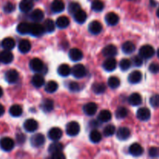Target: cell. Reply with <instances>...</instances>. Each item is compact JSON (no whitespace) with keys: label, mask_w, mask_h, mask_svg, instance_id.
<instances>
[{"label":"cell","mask_w":159,"mask_h":159,"mask_svg":"<svg viewBox=\"0 0 159 159\" xmlns=\"http://www.w3.org/2000/svg\"><path fill=\"white\" fill-rule=\"evenodd\" d=\"M68 89L71 92H79V89H80V86H79V84L77 83V82H71L68 85Z\"/></svg>","instance_id":"obj_52"},{"label":"cell","mask_w":159,"mask_h":159,"mask_svg":"<svg viewBox=\"0 0 159 159\" xmlns=\"http://www.w3.org/2000/svg\"><path fill=\"white\" fill-rule=\"evenodd\" d=\"M17 140H18V141L20 143L23 142V141H25V136L22 134H20L17 135Z\"/></svg>","instance_id":"obj_55"},{"label":"cell","mask_w":159,"mask_h":159,"mask_svg":"<svg viewBox=\"0 0 159 159\" xmlns=\"http://www.w3.org/2000/svg\"><path fill=\"white\" fill-rule=\"evenodd\" d=\"M74 19L78 23H84L85 22L87 19V14L85 11L79 10L78 12H76L74 14Z\"/></svg>","instance_id":"obj_33"},{"label":"cell","mask_w":159,"mask_h":159,"mask_svg":"<svg viewBox=\"0 0 159 159\" xmlns=\"http://www.w3.org/2000/svg\"><path fill=\"white\" fill-rule=\"evenodd\" d=\"M62 130L59 127H52L48 132V138L54 141H57L61 138Z\"/></svg>","instance_id":"obj_9"},{"label":"cell","mask_w":159,"mask_h":159,"mask_svg":"<svg viewBox=\"0 0 159 159\" xmlns=\"http://www.w3.org/2000/svg\"><path fill=\"white\" fill-rule=\"evenodd\" d=\"M157 16H158V17L159 18V8L158 9V10H157Z\"/></svg>","instance_id":"obj_58"},{"label":"cell","mask_w":159,"mask_h":159,"mask_svg":"<svg viewBox=\"0 0 159 159\" xmlns=\"http://www.w3.org/2000/svg\"><path fill=\"white\" fill-rule=\"evenodd\" d=\"M150 104L152 107H155V108H158L159 107V95L155 94L151 97L150 99Z\"/></svg>","instance_id":"obj_50"},{"label":"cell","mask_w":159,"mask_h":159,"mask_svg":"<svg viewBox=\"0 0 159 159\" xmlns=\"http://www.w3.org/2000/svg\"><path fill=\"white\" fill-rule=\"evenodd\" d=\"M112 118V114L109 110H103L102 111L99 112V116H98V120L99 121H100L101 123H106L108 122L111 120Z\"/></svg>","instance_id":"obj_30"},{"label":"cell","mask_w":159,"mask_h":159,"mask_svg":"<svg viewBox=\"0 0 159 159\" xmlns=\"http://www.w3.org/2000/svg\"><path fill=\"white\" fill-rule=\"evenodd\" d=\"M115 131H116V128L112 124H109L107 127H105L103 130V134L105 137H110L113 136L114 134Z\"/></svg>","instance_id":"obj_46"},{"label":"cell","mask_w":159,"mask_h":159,"mask_svg":"<svg viewBox=\"0 0 159 159\" xmlns=\"http://www.w3.org/2000/svg\"><path fill=\"white\" fill-rule=\"evenodd\" d=\"M120 85V81L117 77L112 76L108 79V85L111 89H116Z\"/></svg>","instance_id":"obj_43"},{"label":"cell","mask_w":159,"mask_h":159,"mask_svg":"<svg viewBox=\"0 0 159 159\" xmlns=\"http://www.w3.org/2000/svg\"><path fill=\"white\" fill-rule=\"evenodd\" d=\"M34 7V3L32 0H22L19 5L20 10L23 12H28L32 10Z\"/></svg>","instance_id":"obj_19"},{"label":"cell","mask_w":159,"mask_h":159,"mask_svg":"<svg viewBox=\"0 0 159 159\" xmlns=\"http://www.w3.org/2000/svg\"><path fill=\"white\" fill-rule=\"evenodd\" d=\"M128 102L132 106H138L142 102V97L139 93H132L128 98Z\"/></svg>","instance_id":"obj_28"},{"label":"cell","mask_w":159,"mask_h":159,"mask_svg":"<svg viewBox=\"0 0 159 159\" xmlns=\"http://www.w3.org/2000/svg\"><path fill=\"white\" fill-rule=\"evenodd\" d=\"M102 26L100 22L97 21V20H94V21L91 22L89 25V30L91 34H99V33L102 31Z\"/></svg>","instance_id":"obj_15"},{"label":"cell","mask_w":159,"mask_h":159,"mask_svg":"<svg viewBox=\"0 0 159 159\" xmlns=\"http://www.w3.org/2000/svg\"><path fill=\"white\" fill-rule=\"evenodd\" d=\"M0 62H1V61H0Z\"/></svg>","instance_id":"obj_62"},{"label":"cell","mask_w":159,"mask_h":159,"mask_svg":"<svg viewBox=\"0 0 159 159\" xmlns=\"http://www.w3.org/2000/svg\"><path fill=\"white\" fill-rule=\"evenodd\" d=\"M65 3L62 0H54L51 5V9L52 12L59 13L65 9Z\"/></svg>","instance_id":"obj_17"},{"label":"cell","mask_w":159,"mask_h":159,"mask_svg":"<svg viewBox=\"0 0 159 159\" xmlns=\"http://www.w3.org/2000/svg\"><path fill=\"white\" fill-rule=\"evenodd\" d=\"M129 1H134V0H129Z\"/></svg>","instance_id":"obj_61"},{"label":"cell","mask_w":159,"mask_h":159,"mask_svg":"<svg viewBox=\"0 0 159 159\" xmlns=\"http://www.w3.org/2000/svg\"><path fill=\"white\" fill-rule=\"evenodd\" d=\"M71 72L75 78L82 79V78L85 77L86 75V69L83 65L79 64V65H76L73 67V68L71 69Z\"/></svg>","instance_id":"obj_4"},{"label":"cell","mask_w":159,"mask_h":159,"mask_svg":"<svg viewBox=\"0 0 159 159\" xmlns=\"http://www.w3.org/2000/svg\"><path fill=\"white\" fill-rule=\"evenodd\" d=\"M93 91L96 94H102L106 91V85L104 83L102 82H99V83H95L92 87Z\"/></svg>","instance_id":"obj_41"},{"label":"cell","mask_w":159,"mask_h":159,"mask_svg":"<svg viewBox=\"0 0 159 159\" xmlns=\"http://www.w3.org/2000/svg\"><path fill=\"white\" fill-rule=\"evenodd\" d=\"M15 5L12 2H7L3 6V11L6 13H10V12H12L14 10H15Z\"/></svg>","instance_id":"obj_49"},{"label":"cell","mask_w":159,"mask_h":159,"mask_svg":"<svg viewBox=\"0 0 159 159\" xmlns=\"http://www.w3.org/2000/svg\"><path fill=\"white\" fill-rule=\"evenodd\" d=\"M157 55H158V57L159 58V48L158 49V51H157Z\"/></svg>","instance_id":"obj_59"},{"label":"cell","mask_w":159,"mask_h":159,"mask_svg":"<svg viewBox=\"0 0 159 159\" xmlns=\"http://www.w3.org/2000/svg\"><path fill=\"white\" fill-rule=\"evenodd\" d=\"M128 114V111H127V108L124 107H118L117 110H116V116L117 119H124Z\"/></svg>","instance_id":"obj_44"},{"label":"cell","mask_w":159,"mask_h":159,"mask_svg":"<svg viewBox=\"0 0 159 159\" xmlns=\"http://www.w3.org/2000/svg\"><path fill=\"white\" fill-rule=\"evenodd\" d=\"M57 89H58V85L54 81H49L44 86L45 91L49 93H54V92L57 91Z\"/></svg>","instance_id":"obj_38"},{"label":"cell","mask_w":159,"mask_h":159,"mask_svg":"<svg viewBox=\"0 0 159 159\" xmlns=\"http://www.w3.org/2000/svg\"><path fill=\"white\" fill-rule=\"evenodd\" d=\"M69 57L71 61H79L82 60L83 57V54H82V51L78 48H72L69 51Z\"/></svg>","instance_id":"obj_21"},{"label":"cell","mask_w":159,"mask_h":159,"mask_svg":"<svg viewBox=\"0 0 159 159\" xmlns=\"http://www.w3.org/2000/svg\"><path fill=\"white\" fill-rule=\"evenodd\" d=\"M41 107L43 110L46 113L51 112L54 109V102L51 99H45L42 102Z\"/></svg>","instance_id":"obj_35"},{"label":"cell","mask_w":159,"mask_h":159,"mask_svg":"<svg viewBox=\"0 0 159 159\" xmlns=\"http://www.w3.org/2000/svg\"><path fill=\"white\" fill-rule=\"evenodd\" d=\"M105 20L108 25H110V26H115V25H116L119 23L120 19L117 14L111 12L107 14V16L105 17Z\"/></svg>","instance_id":"obj_22"},{"label":"cell","mask_w":159,"mask_h":159,"mask_svg":"<svg viewBox=\"0 0 159 159\" xmlns=\"http://www.w3.org/2000/svg\"><path fill=\"white\" fill-rule=\"evenodd\" d=\"M137 117L141 121H147L151 117V111L146 107L140 108L137 111Z\"/></svg>","instance_id":"obj_12"},{"label":"cell","mask_w":159,"mask_h":159,"mask_svg":"<svg viewBox=\"0 0 159 159\" xmlns=\"http://www.w3.org/2000/svg\"><path fill=\"white\" fill-rule=\"evenodd\" d=\"M139 54L144 59L151 58L155 54V49L151 45H144L140 48Z\"/></svg>","instance_id":"obj_2"},{"label":"cell","mask_w":159,"mask_h":159,"mask_svg":"<svg viewBox=\"0 0 159 159\" xmlns=\"http://www.w3.org/2000/svg\"><path fill=\"white\" fill-rule=\"evenodd\" d=\"M30 67L34 72H41L44 69L43 61L40 58H33L30 62Z\"/></svg>","instance_id":"obj_5"},{"label":"cell","mask_w":159,"mask_h":159,"mask_svg":"<svg viewBox=\"0 0 159 159\" xmlns=\"http://www.w3.org/2000/svg\"><path fill=\"white\" fill-rule=\"evenodd\" d=\"M143 59L144 58H143V57L139 54V55H137V56H134V57H133V58H132L131 60V62L134 66L141 67V65H143Z\"/></svg>","instance_id":"obj_48"},{"label":"cell","mask_w":159,"mask_h":159,"mask_svg":"<svg viewBox=\"0 0 159 159\" xmlns=\"http://www.w3.org/2000/svg\"><path fill=\"white\" fill-rule=\"evenodd\" d=\"M89 139L92 142L96 144V143L100 142V141L102 140V134H101L100 132L98 131V130H92L91 133H90Z\"/></svg>","instance_id":"obj_39"},{"label":"cell","mask_w":159,"mask_h":159,"mask_svg":"<svg viewBox=\"0 0 159 159\" xmlns=\"http://www.w3.org/2000/svg\"><path fill=\"white\" fill-rule=\"evenodd\" d=\"M5 79L6 81L9 84H14L18 81L19 73L16 70L10 69L7 71L5 74Z\"/></svg>","instance_id":"obj_6"},{"label":"cell","mask_w":159,"mask_h":159,"mask_svg":"<svg viewBox=\"0 0 159 159\" xmlns=\"http://www.w3.org/2000/svg\"><path fill=\"white\" fill-rule=\"evenodd\" d=\"M131 61L129 60V59H122L120 62V68L122 71H127L131 67Z\"/></svg>","instance_id":"obj_45"},{"label":"cell","mask_w":159,"mask_h":159,"mask_svg":"<svg viewBox=\"0 0 159 159\" xmlns=\"http://www.w3.org/2000/svg\"><path fill=\"white\" fill-rule=\"evenodd\" d=\"M130 136V130L127 127H120L116 132V137L120 141H126Z\"/></svg>","instance_id":"obj_20"},{"label":"cell","mask_w":159,"mask_h":159,"mask_svg":"<svg viewBox=\"0 0 159 159\" xmlns=\"http://www.w3.org/2000/svg\"><path fill=\"white\" fill-rule=\"evenodd\" d=\"M69 19L65 16H62L58 17L56 20V25L60 29H65V28L68 27L69 25Z\"/></svg>","instance_id":"obj_31"},{"label":"cell","mask_w":159,"mask_h":159,"mask_svg":"<svg viewBox=\"0 0 159 159\" xmlns=\"http://www.w3.org/2000/svg\"><path fill=\"white\" fill-rule=\"evenodd\" d=\"M16 46V42L14 39L12 37H6V38L3 39L2 41V47L4 48L5 50H10L13 49Z\"/></svg>","instance_id":"obj_27"},{"label":"cell","mask_w":159,"mask_h":159,"mask_svg":"<svg viewBox=\"0 0 159 159\" xmlns=\"http://www.w3.org/2000/svg\"><path fill=\"white\" fill-rule=\"evenodd\" d=\"M23 127L27 132H34L38 128V123L34 119H28L24 122Z\"/></svg>","instance_id":"obj_13"},{"label":"cell","mask_w":159,"mask_h":159,"mask_svg":"<svg viewBox=\"0 0 159 159\" xmlns=\"http://www.w3.org/2000/svg\"><path fill=\"white\" fill-rule=\"evenodd\" d=\"M92 9L95 12H101L104 8V4L100 0H94L92 2Z\"/></svg>","instance_id":"obj_42"},{"label":"cell","mask_w":159,"mask_h":159,"mask_svg":"<svg viewBox=\"0 0 159 159\" xmlns=\"http://www.w3.org/2000/svg\"><path fill=\"white\" fill-rule=\"evenodd\" d=\"M30 27L31 24L26 23V22H23L17 26L16 30L19 34L25 35V34H28L30 33Z\"/></svg>","instance_id":"obj_26"},{"label":"cell","mask_w":159,"mask_h":159,"mask_svg":"<svg viewBox=\"0 0 159 159\" xmlns=\"http://www.w3.org/2000/svg\"><path fill=\"white\" fill-rule=\"evenodd\" d=\"M129 152L133 156L138 157L142 155L143 152H144V149L141 144H138V143H134V144L130 145V148H129Z\"/></svg>","instance_id":"obj_16"},{"label":"cell","mask_w":159,"mask_h":159,"mask_svg":"<svg viewBox=\"0 0 159 159\" xmlns=\"http://www.w3.org/2000/svg\"><path fill=\"white\" fill-rule=\"evenodd\" d=\"M2 95H3V90H2V89L0 87V97H2Z\"/></svg>","instance_id":"obj_57"},{"label":"cell","mask_w":159,"mask_h":159,"mask_svg":"<svg viewBox=\"0 0 159 159\" xmlns=\"http://www.w3.org/2000/svg\"><path fill=\"white\" fill-rule=\"evenodd\" d=\"M23 113V109L20 105H12L9 109V114L13 117L20 116Z\"/></svg>","instance_id":"obj_36"},{"label":"cell","mask_w":159,"mask_h":159,"mask_svg":"<svg viewBox=\"0 0 159 159\" xmlns=\"http://www.w3.org/2000/svg\"><path fill=\"white\" fill-rule=\"evenodd\" d=\"M45 138L42 134H37L33 135L30 139L31 145L34 148H40L44 144Z\"/></svg>","instance_id":"obj_7"},{"label":"cell","mask_w":159,"mask_h":159,"mask_svg":"<svg viewBox=\"0 0 159 159\" xmlns=\"http://www.w3.org/2000/svg\"><path fill=\"white\" fill-rule=\"evenodd\" d=\"M149 155L152 158H158L159 157V148L152 147L149 149Z\"/></svg>","instance_id":"obj_51"},{"label":"cell","mask_w":159,"mask_h":159,"mask_svg":"<svg viewBox=\"0 0 159 159\" xmlns=\"http://www.w3.org/2000/svg\"><path fill=\"white\" fill-rule=\"evenodd\" d=\"M51 158L53 159H64L65 158V155L62 153L61 152H56V153L52 154L51 155Z\"/></svg>","instance_id":"obj_54"},{"label":"cell","mask_w":159,"mask_h":159,"mask_svg":"<svg viewBox=\"0 0 159 159\" xmlns=\"http://www.w3.org/2000/svg\"><path fill=\"white\" fill-rule=\"evenodd\" d=\"M14 56L12 53L9 50L0 52V61L3 64H9L13 61Z\"/></svg>","instance_id":"obj_11"},{"label":"cell","mask_w":159,"mask_h":159,"mask_svg":"<svg viewBox=\"0 0 159 159\" xmlns=\"http://www.w3.org/2000/svg\"><path fill=\"white\" fill-rule=\"evenodd\" d=\"M19 51L23 54H26L29 52L31 49V43L28 40H20L18 44Z\"/></svg>","instance_id":"obj_25"},{"label":"cell","mask_w":159,"mask_h":159,"mask_svg":"<svg viewBox=\"0 0 159 159\" xmlns=\"http://www.w3.org/2000/svg\"><path fill=\"white\" fill-rule=\"evenodd\" d=\"M32 1H37V0H32Z\"/></svg>","instance_id":"obj_60"},{"label":"cell","mask_w":159,"mask_h":159,"mask_svg":"<svg viewBox=\"0 0 159 159\" xmlns=\"http://www.w3.org/2000/svg\"><path fill=\"white\" fill-rule=\"evenodd\" d=\"M63 144L61 143L58 142V141H54V143L50 145L49 148H48V152L52 155V154L56 153V152H61L63 150Z\"/></svg>","instance_id":"obj_37"},{"label":"cell","mask_w":159,"mask_h":159,"mask_svg":"<svg viewBox=\"0 0 159 159\" xmlns=\"http://www.w3.org/2000/svg\"><path fill=\"white\" fill-rule=\"evenodd\" d=\"M71 68L69 67V65H66V64L61 65L60 66L57 68V73H58L61 76H63V77H67V76H68L71 74Z\"/></svg>","instance_id":"obj_32"},{"label":"cell","mask_w":159,"mask_h":159,"mask_svg":"<svg viewBox=\"0 0 159 159\" xmlns=\"http://www.w3.org/2000/svg\"><path fill=\"white\" fill-rule=\"evenodd\" d=\"M98 107L95 102H89L83 107V111L88 116H93L97 112Z\"/></svg>","instance_id":"obj_18"},{"label":"cell","mask_w":159,"mask_h":159,"mask_svg":"<svg viewBox=\"0 0 159 159\" xmlns=\"http://www.w3.org/2000/svg\"><path fill=\"white\" fill-rule=\"evenodd\" d=\"M43 27L46 32L48 33H52L54 32V29H55V23L51 19H48L43 23Z\"/></svg>","instance_id":"obj_40"},{"label":"cell","mask_w":159,"mask_h":159,"mask_svg":"<svg viewBox=\"0 0 159 159\" xmlns=\"http://www.w3.org/2000/svg\"><path fill=\"white\" fill-rule=\"evenodd\" d=\"M103 56L107 57H113L116 55L117 54V48L115 45L109 44L106 46L102 51Z\"/></svg>","instance_id":"obj_10"},{"label":"cell","mask_w":159,"mask_h":159,"mask_svg":"<svg viewBox=\"0 0 159 159\" xmlns=\"http://www.w3.org/2000/svg\"><path fill=\"white\" fill-rule=\"evenodd\" d=\"M80 132V125L76 121H71L66 126V133L68 136H77Z\"/></svg>","instance_id":"obj_1"},{"label":"cell","mask_w":159,"mask_h":159,"mask_svg":"<svg viewBox=\"0 0 159 159\" xmlns=\"http://www.w3.org/2000/svg\"><path fill=\"white\" fill-rule=\"evenodd\" d=\"M43 17H44V13L40 9H36L33 10L30 15V18L34 23H39L41 20H43Z\"/></svg>","instance_id":"obj_14"},{"label":"cell","mask_w":159,"mask_h":159,"mask_svg":"<svg viewBox=\"0 0 159 159\" xmlns=\"http://www.w3.org/2000/svg\"><path fill=\"white\" fill-rule=\"evenodd\" d=\"M142 79V74L139 71H134L129 75L128 81L131 84H138L139 83Z\"/></svg>","instance_id":"obj_24"},{"label":"cell","mask_w":159,"mask_h":159,"mask_svg":"<svg viewBox=\"0 0 159 159\" xmlns=\"http://www.w3.org/2000/svg\"><path fill=\"white\" fill-rule=\"evenodd\" d=\"M81 9V6L79 4L78 2H72L69 4L68 6V11L71 14L74 15L76 12H78L79 10Z\"/></svg>","instance_id":"obj_47"},{"label":"cell","mask_w":159,"mask_h":159,"mask_svg":"<svg viewBox=\"0 0 159 159\" xmlns=\"http://www.w3.org/2000/svg\"><path fill=\"white\" fill-rule=\"evenodd\" d=\"M123 52L125 53L126 54H132L135 51V45L134 43H132L131 41H126L122 45Z\"/></svg>","instance_id":"obj_34"},{"label":"cell","mask_w":159,"mask_h":159,"mask_svg":"<svg viewBox=\"0 0 159 159\" xmlns=\"http://www.w3.org/2000/svg\"><path fill=\"white\" fill-rule=\"evenodd\" d=\"M44 31L45 30L43 26H42V25H40L38 23H34L31 24L30 34L34 36V37H40V36H41L44 33Z\"/></svg>","instance_id":"obj_8"},{"label":"cell","mask_w":159,"mask_h":159,"mask_svg":"<svg viewBox=\"0 0 159 159\" xmlns=\"http://www.w3.org/2000/svg\"><path fill=\"white\" fill-rule=\"evenodd\" d=\"M4 113H5L4 107H3L2 105H1V104H0V116H2V115L4 114Z\"/></svg>","instance_id":"obj_56"},{"label":"cell","mask_w":159,"mask_h":159,"mask_svg":"<svg viewBox=\"0 0 159 159\" xmlns=\"http://www.w3.org/2000/svg\"><path fill=\"white\" fill-rule=\"evenodd\" d=\"M31 82H32V85H34V87L40 88V87L43 86V85H44L45 81H44V79H43V77L41 75L36 74L35 75L33 76Z\"/></svg>","instance_id":"obj_29"},{"label":"cell","mask_w":159,"mask_h":159,"mask_svg":"<svg viewBox=\"0 0 159 159\" xmlns=\"http://www.w3.org/2000/svg\"><path fill=\"white\" fill-rule=\"evenodd\" d=\"M149 71L153 74H156L159 72V64L152 63L149 65Z\"/></svg>","instance_id":"obj_53"},{"label":"cell","mask_w":159,"mask_h":159,"mask_svg":"<svg viewBox=\"0 0 159 159\" xmlns=\"http://www.w3.org/2000/svg\"><path fill=\"white\" fill-rule=\"evenodd\" d=\"M15 146L14 141L10 138L5 137L0 140V147L5 152H10Z\"/></svg>","instance_id":"obj_3"},{"label":"cell","mask_w":159,"mask_h":159,"mask_svg":"<svg viewBox=\"0 0 159 159\" xmlns=\"http://www.w3.org/2000/svg\"><path fill=\"white\" fill-rule=\"evenodd\" d=\"M102 66L107 71H113L116 68V61L113 57H108V59L103 62Z\"/></svg>","instance_id":"obj_23"}]
</instances>
